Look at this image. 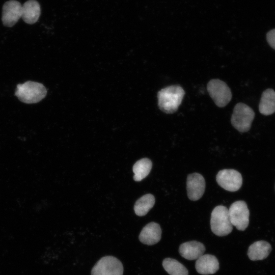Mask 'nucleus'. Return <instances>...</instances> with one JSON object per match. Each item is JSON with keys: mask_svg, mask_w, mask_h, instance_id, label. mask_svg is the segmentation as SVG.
Masks as SVG:
<instances>
[{"mask_svg": "<svg viewBox=\"0 0 275 275\" xmlns=\"http://www.w3.org/2000/svg\"><path fill=\"white\" fill-rule=\"evenodd\" d=\"M185 92L179 85H172L161 89L157 93L158 105L166 114L176 112L181 104Z\"/></svg>", "mask_w": 275, "mask_h": 275, "instance_id": "obj_1", "label": "nucleus"}, {"mask_svg": "<svg viewBox=\"0 0 275 275\" xmlns=\"http://www.w3.org/2000/svg\"><path fill=\"white\" fill-rule=\"evenodd\" d=\"M47 90L41 83L27 81L17 85L15 92L18 99L25 103L32 104L40 102L44 98Z\"/></svg>", "mask_w": 275, "mask_h": 275, "instance_id": "obj_2", "label": "nucleus"}, {"mask_svg": "<svg viewBox=\"0 0 275 275\" xmlns=\"http://www.w3.org/2000/svg\"><path fill=\"white\" fill-rule=\"evenodd\" d=\"M232 226L228 209L223 205L215 207L211 214L210 227L212 232L218 236H226L232 232Z\"/></svg>", "mask_w": 275, "mask_h": 275, "instance_id": "obj_3", "label": "nucleus"}, {"mask_svg": "<svg viewBox=\"0 0 275 275\" xmlns=\"http://www.w3.org/2000/svg\"><path fill=\"white\" fill-rule=\"evenodd\" d=\"M255 117V112L243 103H238L233 109L231 122L232 126L240 132L248 131Z\"/></svg>", "mask_w": 275, "mask_h": 275, "instance_id": "obj_4", "label": "nucleus"}, {"mask_svg": "<svg viewBox=\"0 0 275 275\" xmlns=\"http://www.w3.org/2000/svg\"><path fill=\"white\" fill-rule=\"evenodd\" d=\"M207 89L210 96L218 107H225L232 99L230 89L220 79L210 80L207 84Z\"/></svg>", "mask_w": 275, "mask_h": 275, "instance_id": "obj_5", "label": "nucleus"}, {"mask_svg": "<svg viewBox=\"0 0 275 275\" xmlns=\"http://www.w3.org/2000/svg\"><path fill=\"white\" fill-rule=\"evenodd\" d=\"M122 262L112 256H106L99 260L92 269L91 275H123Z\"/></svg>", "mask_w": 275, "mask_h": 275, "instance_id": "obj_6", "label": "nucleus"}, {"mask_svg": "<svg viewBox=\"0 0 275 275\" xmlns=\"http://www.w3.org/2000/svg\"><path fill=\"white\" fill-rule=\"evenodd\" d=\"M229 211L231 223L238 230L243 231L249 224L250 212L246 203L237 201L231 204Z\"/></svg>", "mask_w": 275, "mask_h": 275, "instance_id": "obj_7", "label": "nucleus"}, {"mask_svg": "<svg viewBox=\"0 0 275 275\" xmlns=\"http://www.w3.org/2000/svg\"><path fill=\"white\" fill-rule=\"evenodd\" d=\"M218 184L229 191H237L242 184L241 174L233 169H224L219 171L216 177Z\"/></svg>", "mask_w": 275, "mask_h": 275, "instance_id": "obj_8", "label": "nucleus"}, {"mask_svg": "<svg viewBox=\"0 0 275 275\" xmlns=\"http://www.w3.org/2000/svg\"><path fill=\"white\" fill-rule=\"evenodd\" d=\"M22 5L16 0H10L4 3L2 8V21L4 25L12 27L21 17Z\"/></svg>", "mask_w": 275, "mask_h": 275, "instance_id": "obj_9", "label": "nucleus"}, {"mask_svg": "<svg viewBox=\"0 0 275 275\" xmlns=\"http://www.w3.org/2000/svg\"><path fill=\"white\" fill-rule=\"evenodd\" d=\"M186 189L187 196L190 200L200 199L205 189V181L203 176L198 173L189 174L187 177Z\"/></svg>", "mask_w": 275, "mask_h": 275, "instance_id": "obj_10", "label": "nucleus"}, {"mask_svg": "<svg viewBox=\"0 0 275 275\" xmlns=\"http://www.w3.org/2000/svg\"><path fill=\"white\" fill-rule=\"evenodd\" d=\"M161 236V229L159 224L151 222L142 230L139 238L143 244L152 245L158 242Z\"/></svg>", "mask_w": 275, "mask_h": 275, "instance_id": "obj_11", "label": "nucleus"}, {"mask_svg": "<svg viewBox=\"0 0 275 275\" xmlns=\"http://www.w3.org/2000/svg\"><path fill=\"white\" fill-rule=\"evenodd\" d=\"M195 266L197 272L200 274H213L219 269V262L214 256L205 254L197 259Z\"/></svg>", "mask_w": 275, "mask_h": 275, "instance_id": "obj_12", "label": "nucleus"}, {"mask_svg": "<svg viewBox=\"0 0 275 275\" xmlns=\"http://www.w3.org/2000/svg\"><path fill=\"white\" fill-rule=\"evenodd\" d=\"M205 251L203 243L197 241H190L182 243L179 249L180 255L188 260H197Z\"/></svg>", "mask_w": 275, "mask_h": 275, "instance_id": "obj_13", "label": "nucleus"}, {"mask_svg": "<svg viewBox=\"0 0 275 275\" xmlns=\"http://www.w3.org/2000/svg\"><path fill=\"white\" fill-rule=\"evenodd\" d=\"M41 15L40 4L36 0H28L22 6L21 18L24 22L33 24L39 19Z\"/></svg>", "mask_w": 275, "mask_h": 275, "instance_id": "obj_14", "label": "nucleus"}, {"mask_svg": "<svg viewBox=\"0 0 275 275\" xmlns=\"http://www.w3.org/2000/svg\"><path fill=\"white\" fill-rule=\"evenodd\" d=\"M271 251L270 243L264 240H259L249 246L248 255L252 261L262 260L268 257Z\"/></svg>", "mask_w": 275, "mask_h": 275, "instance_id": "obj_15", "label": "nucleus"}, {"mask_svg": "<svg viewBox=\"0 0 275 275\" xmlns=\"http://www.w3.org/2000/svg\"><path fill=\"white\" fill-rule=\"evenodd\" d=\"M259 109L261 114L265 116L275 112V91L273 89H268L263 92Z\"/></svg>", "mask_w": 275, "mask_h": 275, "instance_id": "obj_16", "label": "nucleus"}, {"mask_svg": "<svg viewBox=\"0 0 275 275\" xmlns=\"http://www.w3.org/2000/svg\"><path fill=\"white\" fill-rule=\"evenodd\" d=\"M155 198L152 194H146L139 199L134 206L135 214L140 216L145 215L153 207Z\"/></svg>", "mask_w": 275, "mask_h": 275, "instance_id": "obj_17", "label": "nucleus"}, {"mask_svg": "<svg viewBox=\"0 0 275 275\" xmlns=\"http://www.w3.org/2000/svg\"><path fill=\"white\" fill-rule=\"evenodd\" d=\"M152 167L151 161L147 158L137 161L133 166V179L135 181H140L144 179L150 172Z\"/></svg>", "mask_w": 275, "mask_h": 275, "instance_id": "obj_18", "label": "nucleus"}, {"mask_svg": "<svg viewBox=\"0 0 275 275\" xmlns=\"http://www.w3.org/2000/svg\"><path fill=\"white\" fill-rule=\"evenodd\" d=\"M162 266L170 275H188L186 268L177 260L170 258L164 259Z\"/></svg>", "mask_w": 275, "mask_h": 275, "instance_id": "obj_19", "label": "nucleus"}, {"mask_svg": "<svg viewBox=\"0 0 275 275\" xmlns=\"http://www.w3.org/2000/svg\"><path fill=\"white\" fill-rule=\"evenodd\" d=\"M266 39L269 45L275 50V29L267 33Z\"/></svg>", "mask_w": 275, "mask_h": 275, "instance_id": "obj_20", "label": "nucleus"}]
</instances>
